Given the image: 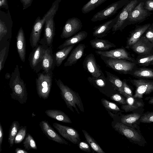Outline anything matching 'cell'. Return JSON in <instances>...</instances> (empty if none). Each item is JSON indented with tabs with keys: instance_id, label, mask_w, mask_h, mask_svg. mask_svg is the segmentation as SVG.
<instances>
[{
	"instance_id": "d4e9b609",
	"label": "cell",
	"mask_w": 153,
	"mask_h": 153,
	"mask_svg": "<svg viewBox=\"0 0 153 153\" xmlns=\"http://www.w3.org/2000/svg\"><path fill=\"white\" fill-rule=\"evenodd\" d=\"M88 34V33L85 31H80L68 38L62 44L58 47V49H61L70 45H75L86 38Z\"/></svg>"
},
{
	"instance_id": "cb8c5ba5",
	"label": "cell",
	"mask_w": 153,
	"mask_h": 153,
	"mask_svg": "<svg viewBox=\"0 0 153 153\" xmlns=\"http://www.w3.org/2000/svg\"><path fill=\"white\" fill-rule=\"evenodd\" d=\"M90 43L93 48L100 51H108L110 48L116 47L114 44L102 39L96 38L91 40Z\"/></svg>"
},
{
	"instance_id": "5bb4252c",
	"label": "cell",
	"mask_w": 153,
	"mask_h": 153,
	"mask_svg": "<svg viewBox=\"0 0 153 153\" xmlns=\"http://www.w3.org/2000/svg\"><path fill=\"white\" fill-rule=\"evenodd\" d=\"M84 68L91 74L92 76L98 77L103 73L100 66L97 63L94 55L92 53L88 55L82 62Z\"/></svg>"
},
{
	"instance_id": "ac0fdd59",
	"label": "cell",
	"mask_w": 153,
	"mask_h": 153,
	"mask_svg": "<svg viewBox=\"0 0 153 153\" xmlns=\"http://www.w3.org/2000/svg\"><path fill=\"white\" fill-rule=\"evenodd\" d=\"M95 52L100 56L112 58L125 59L131 62L134 61L129 53L123 48H117L110 51H96Z\"/></svg>"
},
{
	"instance_id": "1f68e13d",
	"label": "cell",
	"mask_w": 153,
	"mask_h": 153,
	"mask_svg": "<svg viewBox=\"0 0 153 153\" xmlns=\"http://www.w3.org/2000/svg\"><path fill=\"white\" fill-rule=\"evenodd\" d=\"M108 0H90L82 7V13L85 14L90 12Z\"/></svg>"
},
{
	"instance_id": "3957f363",
	"label": "cell",
	"mask_w": 153,
	"mask_h": 153,
	"mask_svg": "<svg viewBox=\"0 0 153 153\" xmlns=\"http://www.w3.org/2000/svg\"><path fill=\"white\" fill-rule=\"evenodd\" d=\"M61 0H56L42 19L38 17L33 26L29 39L30 45L32 48L39 42L42 29L47 20L52 16L55 15L57 11L59 4Z\"/></svg>"
},
{
	"instance_id": "6da1fadb",
	"label": "cell",
	"mask_w": 153,
	"mask_h": 153,
	"mask_svg": "<svg viewBox=\"0 0 153 153\" xmlns=\"http://www.w3.org/2000/svg\"><path fill=\"white\" fill-rule=\"evenodd\" d=\"M9 85L12 91L10 94L11 98L21 104L25 103L28 98L26 84L21 78L18 65L11 74Z\"/></svg>"
},
{
	"instance_id": "e0dca14e",
	"label": "cell",
	"mask_w": 153,
	"mask_h": 153,
	"mask_svg": "<svg viewBox=\"0 0 153 153\" xmlns=\"http://www.w3.org/2000/svg\"><path fill=\"white\" fill-rule=\"evenodd\" d=\"M53 15L46 21L44 25V33L43 38L41 39L48 47H53V38L55 35V27Z\"/></svg>"
},
{
	"instance_id": "c3c4849f",
	"label": "cell",
	"mask_w": 153,
	"mask_h": 153,
	"mask_svg": "<svg viewBox=\"0 0 153 153\" xmlns=\"http://www.w3.org/2000/svg\"><path fill=\"white\" fill-rule=\"evenodd\" d=\"M23 4V9H25L31 5L33 0H20Z\"/></svg>"
},
{
	"instance_id": "5b68a950",
	"label": "cell",
	"mask_w": 153,
	"mask_h": 153,
	"mask_svg": "<svg viewBox=\"0 0 153 153\" xmlns=\"http://www.w3.org/2000/svg\"><path fill=\"white\" fill-rule=\"evenodd\" d=\"M100 56L107 67L120 73L131 74L135 67V63L125 59Z\"/></svg>"
},
{
	"instance_id": "f6af8a7d",
	"label": "cell",
	"mask_w": 153,
	"mask_h": 153,
	"mask_svg": "<svg viewBox=\"0 0 153 153\" xmlns=\"http://www.w3.org/2000/svg\"><path fill=\"white\" fill-rule=\"evenodd\" d=\"M144 8L149 11H153V0H146Z\"/></svg>"
},
{
	"instance_id": "7bdbcfd3",
	"label": "cell",
	"mask_w": 153,
	"mask_h": 153,
	"mask_svg": "<svg viewBox=\"0 0 153 153\" xmlns=\"http://www.w3.org/2000/svg\"><path fill=\"white\" fill-rule=\"evenodd\" d=\"M110 98L112 100L117 102L119 103L122 104H127L126 101L125 99L119 94H115L111 96Z\"/></svg>"
},
{
	"instance_id": "836d02e7",
	"label": "cell",
	"mask_w": 153,
	"mask_h": 153,
	"mask_svg": "<svg viewBox=\"0 0 153 153\" xmlns=\"http://www.w3.org/2000/svg\"><path fill=\"white\" fill-rule=\"evenodd\" d=\"M131 74L135 76L145 78H153V70L140 68L132 72Z\"/></svg>"
},
{
	"instance_id": "ee69618b",
	"label": "cell",
	"mask_w": 153,
	"mask_h": 153,
	"mask_svg": "<svg viewBox=\"0 0 153 153\" xmlns=\"http://www.w3.org/2000/svg\"><path fill=\"white\" fill-rule=\"evenodd\" d=\"M79 147L81 150L90 153L91 150L88 143L84 142H80L79 144Z\"/></svg>"
},
{
	"instance_id": "f907efd6",
	"label": "cell",
	"mask_w": 153,
	"mask_h": 153,
	"mask_svg": "<svg viewBox=\"0 0 153 153\" xmlns=\"http://www.w3.org/2000/svg\"><path fill=\"white\" fill-rule=\"evenodd\" d=\"M7 0H0V7L7 6Z\"/></svg>"
},
{
	"instance_id": "d6a6232c",
	"label": "cell",
	"mask_w": 153,
	"mask_h": 153,
	"mask_svg": "<svg viewBox=\"0 0 153 153\" xmlns=\"http://www.w3.org/2000/svg\"><path fill=\"white\" fill-rule=\"evenodd\" d=\"M82 131L87 142L94 151L98 153H105L96 141L87 132L84 130Z\"/></svg>"
},
{
	"instance_id": "74e56055",
	"label": "cell",
	"mask_w": 153,
	"mask_h": 153,
	"mask_svg": "<svg viewBox=\"0 0 153 153\" xmlns=\"http://www.w3.org/2000/svg\"><path fill=\"white\" fill-rule=\"evenodd\" d=\"M101 102L103 106L107 109L112 111H121L117 105L103 98L101 100Z\"/></svg>"
},
{
	"instance_id": "ba28073f",
	"label": "cell",
	"mask_w": 153,
	"mask_h": 153,
	"mask_svg": "<svg viewBox=\"0 0 153 153\" xmlns=\"http://www.w3.org/2000/svg\"><path fill=\"white\" fill-rule=\"evenodd\" d=\"M146 0L142 1L131 11L125 22V27L128 25L142 22L152 14L144 8Z\"/></svg>"
},
{
	"instance_id": "f1b7e54d",
	"label": "cell",
	"mask_w": 153,
	"mask_h": 153,
	"mask_svg": "<svg viewBox=\"0 0 153 153\" xmlns=\"http://www.w3.org/2000/svg\"><path fill=\"white\" fill-rule=\"evenodd\" d=\"M106 78L112 84L115 89L117 90L120 93L124 92L123 87V81L119 77L106 71H105Z\"/></svg>"
},
{
	"instance_id": "e575fe53",
	"label": "cell",
	"mask_w": 153,
	"mask_h": 153,
	"mask_svg": "<svg viewBox=\"0 0 153 153\" xmlns=\"http://www.w3.org/2000/svg\"><path fill=\"white\" fill-rule=\"evenodd\" d=\"M25 149L28 151L30 149L37 150V149L36 143L32 136L27 133L26 137L23 142Z\"/></svg>"
},
{
	"instance_id": "f546056e",
	"label": "cell",
	"mask_w": 153,
	"mask_h": 153,
	"mask_svg": "<svg viewBox=\"0 0 153 153\" xmlns=\"http://www.w3.org/2000/svg\"><path fill=\"white\" fill-rule=\"evenodd\" d=\"M20 127V124L17 121H13L10 126L9 130L8 142L10 147H12L14 143L15 138Z\"/></svg>"
},
{
	"instance_id": "277c9868",
	"label": "cell",
	"mask_w": 153,
	"mask_h": 153,
	"mask_svg": "<svg viewBox=\"0 0 153 153\" xmlns=\"http://www.w3.org/2000/svg\"><path fill=\"white\" fill-rule=\"evenodd\" d=\"M53 76L52 70L47 73L43 71L37 74L36 84L37 94L40 98L46 100L48 98L52 84Z\"/></svg>"
},
{
	"instance_id": "7a4b0ae2",
	"label": "cell",
	"mask_w": 153,
	"mask_h": 153,
	"mask_svg": "<svg viewBox=\"0 0 153 153\" xmlns=\"http://www.w3.org/2000/svg\"><path fill=\"white\" fill-rule=\"evenodd\" d=\"M56 84L60 90L61 96L65 101L68 108L74 112L73 108L79 114L78 108L84 112V109L81 98L78 93L65 85L60 79H55Z\"/></svg>"
},
{
	"instance_id": "8d00e7d4",
	"label": "cell",
	"mask_w": 153,
	"mask_h": 153,
	"mask_svg": "<svg viewBox=\"0 0 153 153\" xmlns=\"http://www.w3.org/2000/svg\"><path fill=\"white\" fill-rule=\"evenodd\" d=\"M153 61V54L145 56H140L137 60L139 65L148 66Z\"/></svg>"
},
{
	"instance_id": "60d3db41",
	"label": "cell",
	"mask_w": 153,
	"mask_h": 153,
	"mask_svg": "<svg viewBox=\"0 0 153 153\" xmlns=\"http://www.w3.org/2000/svg\"><path fill=\"white\" fill-rule=\"evenodd\" d=\"M8 32V29L5 22L1 19L0 21V42L7 35Z\"/></svg>"
},
{
	"instance_id": "681fc988",
	"label": "cell",
	"mask_w": 153,
	"mask_h": 153,
	"mask_svg": "<svg viewBox=\"0 0 153 153\" xmlns=\"http://www.w3.org/2000/svg\"><path fill=\"white\" fill-rule=\"evenodd\" d=\"M15 152L16 153H28L27 151L18 147L16 149Z\"/></svg>"
},
{
	"instance_id": "9c48e42d",
	"label": "cell",
	"mask_w": 153,
	"mask_h": 153,
	"mask_svg": "<svg viewBox=\"0 0 153 153\" xmlns=\"http://www.w3.org/2000/svg\"><path fill=\"white\" fill-rule=\"evenodd\" d=\"M129 1L120 0L112 3L104 9L94 14L91 19V21L93 22L100 21L113 16L117 13L119 9L123 7Z\"/></svg>"
},
{
	"instance_id": "52a82bcc",
	"label": "cell",
	"mask_w": 153,
	"mask_h": 153,
	"mask_svg": "<svg viewBox=\"0 0 153 153\" xmlns=\"http://www.w3.org/2000/svg\"><path fill=\"white\" fill-rule=\"evenodd\" d=\"M143 0H129L118 13L117 20L112 29L113 33L118 30L121 31L125 27V23L131 11Z\"/></svg>"
},
{
	"instance_id": "2e32d148",
	"label": "cell",
	"mask_w": 153,
	"mask_h": 153,
	"mask_svg": "<svg viewBox=\"0 0 153 153\" xmlns=\"http://www.w3.org/2000/svg\"><path fill=\"white\" fill-rule=\"evenodd\" d=\"M39 126L43 133L49 139L60 144L69 145L67 141L56 133L47 120L42 121Z\"/></svg>"
},
{
	"instance_id": "8fae6325",
	"label": "cell",
	"mask_w": 153,
	"mask_h": 153,
	"mask_svg": "<svg viewBox=\"0 0 153 153\" xmlns=\"http://www.w3.org/2000/svg\"><path fill=\"white\" fill-rule=\"evenodd\" d=\"M82 26L81 20L74 17L68 19L64 26L60 37L62 39H68L74 35Z\"/></svg>"
},
{
	"instance_id": "ab89813d",
	"label": "cell",
	"mask_w": 153,
	"mask_h": 153,
	"mask_svg": "<svg viewBox=\"0 0 153 153\" xmlns=\"http://www.w3.org/2000/svg\"><path fill=\"white\" fill-rule=\"evenodd\" d=\"M7 47H4L0 51V72L3 68L7 56Z\"/></svg>"
},
{
	"instance_id": "d590c367",
	"label": "cell",
	"mask_w": 153,
	"mask_h": 153,
	"mask_svg": "<svg viewBox=\"0 0 153 153\" xmlns=\"http://www.w3.org/2000/svg\"><path fill=\"white\" fill-rule=\"evenodd\" d=\"M27 130L26 126H21L20 127L15 138L14 143L19 144L23 140L26 135Z\"/></svg>"
},
{
	"instance_id": "7c38bea8",
	"label": "cell",
	"mask_w": 153,
	"mask_h": 153,
	"mask_svg": "<svg viewBox=\"0 0 153 153\" xmlns=\"http://www.w3.org/2000/svg\"><path fill=\"white\" fill-rule=\"evenodd\" d=\"M136 87L134 98H142L144 94H149L153 92V81L143 79L131 80Z\"/></svg>"
},
{
	"instance_id": "484cf974",
	"label": "cell",
	"mask_w": 153,
	"mask_h": 153,
	"mask_svg": "<svg viewBox=\"0 0 153 153\" xmlns=\"http://www.w3.org/2000/svg\"><path fill=\"white\" fill-rule=\"evenodd\" d=\"M45 113L47 116L55 120L64 123H72L68 116L60 110L48 109L45 111Z\"/></svg>"
},
{
	"instance_id": "83f0119b",
	"label": "cell",
	"mask_w": 153,
	"mask_h": 153,
	"mask_svg": "<svg viewBox=\"0 0 153 153\" xmlns=\"http://www.w3.org/2000/svg\"><path fill=\"white\" fill-rule=\"evenodd\" d=\"M126 98L127 104H122L121 106V108L125 112L132 111L143 106L141 102L134 100L130 96Z\"/></svg>"
},
{
	"instance_id": "603a6c76",
	"label": "cell",
	"mask_w": 153,
	"mask_h": 153,
	"mask_svg": "<svg viewBox=\"0 0 153 153\" xmlns=\"http://www.w3.org/2000/svg\"><path fill=\"white\" fill-rule=\"evenodd\" d=\"M85 48L86 46L85 44H79L71 51L69 56L64 64V66H71L75 64L82 56Z\"/></svg>"
},
{
	"instance_id": "f5cc1de1",
	"label": "cell",
	"mask_w": 153,
	"mask_h": 153,
	"mask_svg": "<svg viewBox=\"0 0 153 153\" xmlns=\"http://www.w3.org/2000/svg\"><path fill=\"white\" fill-rule=\"evenodd\" d=\"M148 103L149 104L153 105V97L150 98Z\"/></svg>"
},
{
	"instance_id": "db71d44e",
	"label": "cell",
	"mask_w": 153,
	"mask_h": 153,
	"mask_svg": "<svg viewBox=\"0 0 153 153\" xmlns=\"http://www.w3.org/2000/svg\"><path fill=\"white\" fill-rule=\"evenodd\" d=\"M150 65H153V61L151 63Z\"/></svg>"
},
{
	"instance_id": "d6986e66",
	"label": "cell",
	"mask_w": 153,
	"mask_h": 153,
	"mask_svg": "<svg viewBox=\"0 0 153 153\" xmlns=\"http://www.w3.org/2000/svg\"><path fill=\"white\" fill-rule=\"evenodd\" d=\"M118 14L114 19L95 26L93 29V36L96 38H101L105 37L110 32L113 26L117 22Z\"/></svg>"
},
{
	"instance_id": "7402d4cb",
	"label": "cell",
	"mask_w": 153,
	"mask_h": 153,
	"mask_svg": "<svg viewBox=\"0 0 153 153\" xmlns=\"http://www.w3.org/2000/svg\"><path fill=\"white\" fill-rule=\"evenodd\" d=\"M16 48L19 57L23 62L25 61L26 43L24 30L21 27L19 30L16 36Z\"/></svg>"
},
{
	"instance_id": "bcb514c9",
	"label": "cell",
	"mask_w": 153,
	"mask_h": 153,
	"mask_svg": "<svg viewBox=\"0 0 153 153\" xmlns=\"http://www.w3.org/2000/svg\"><path fill=\"white\" fill-rule=\"evenodd\" d=\"M123 87L124 92L132 97V93L131 90L126 83L124 81H123Z\"/></svg>"
},
{
	"instance_id": "f35d334b",
	"label": "cell",
	"mask_w": 153,
	"mask_h": 153,
	"mask_svg": "<svg viewBox=\"0 0 153 153\" xmlns=\"http://www.w3.org/2000/svg\"><path fill=\"white\" fill-rule=\"evenodd\" d=\"M140 121L144 123L153 122V112H147L143 114L140 118Z\"/></svg>"
},
{
	"instance_id": "4dcf8cb0",
	"label": "cell",
	"mask_w": 153,
	"mask_h": 153,
	"mask_svg": "<svg viewBox=\"0 0 153 153\" xmlns=\"http://www.w3.org/2000/svg\"><path fill=\"white\" fill-rule=\"evenodd\" d=\"M140 114L136 113L123 115L121 118V123L128 126H131L140 119Z\"/></svg>"
},
{
	"instance_id": "30bf717a",
	"label": "cell",
	"mask_w": 153,
	"mask_h": 153,
	"mask_svg": "<svg viewBox=\"0 0 153 153\" xmlns=\"http://www.w3.org/2000/svg\"><path fill=\"white\" fill-rule=\"evenodd\" d=\"M53 125L62 137L73 143L78 144L80 142L79 134L74 128L56 123H53Z\"/></svg>"
},
{
	"instance_id": "ffe728a7",
	"label": "cell",
	"mask_w": 153,
	"mask_h": 153,
	"mask_svg": "<svg viewBox=\"0 0 153 153\" xmlns=\"http://www.w3.org/2000/svg\"><path fill=\"white\" fill-rule=\"evenodd\" d=\"M53 47L46 48L42 60V67L43 71L47 73L53 71L56 65L55 60L53 53Z\"/></svg>"
},
{
	"instance_id": "44dd1931",
	"label": "cell",
	"mask_w": 153,
	"mask_h": 153,
	"mask_svg": "<svg viewBox=\"0 0 153 153\" xmlns=\"http://www.w3.org/2000/svg\"><path fill=\"white\" fill-rule=\"evenodd\" d=\"M151 24L150 23H148L136 26L135 29L131 32L129 37L127 39L126 48H129L136 42L142 36Z\"/></svg>"
},
{
	"instance_id": "4fadbf2b",
	"label": "cell",
	"mask_w": 153,
	"mask_h": 153,
	"mask_svg": "<svg viewBox=\"0 0 153 153\" xmlns=\"http://www.w3.org/2000/svg\"><path fill=\"white\" fill-rule=\"evenodd\" d=\"M130 48L140 56L153 54V44L144 36H142Z\"/></svg>"
},
{
	"instance_id": "7dc6e473",
	"label": "cell",
	"mask_w": 153,
	"mask_h": 153,
	"mask_svg": "<svg viewBox=\"0 0 153 153\" xmlns=\"http://www.w3.org/2000/svg\"><path fill=\"white\" fill-rule=\"evenodd\" d=\"M3 130L2 126L0 123V152L2 151L1 146L3 138Z\"/></svg>"
},
{
	"instance_id": "8992f818",
	"label": "cell",
	"mask_w": 153,
	"mask_h": 153,
	"mask_svg": "<svg viewBox=\"0 0 153 153\" xmlns=\"http://www.w3.org/2000/svg\"><path fill=\"white\" fill-rule=\"evenodd\" d=\"M47 47L44 42L40 40L30 54L28 60L30 67L36 73L42 69V60Z\"/></svg>"
},
{
	"instance_id": "b9f144b4",
	"label": "cell",
	"mask_w": 153,
	"mask_h": 153,
	"mask_svg": "<svg viewBox=\"0 0 153 153\" xmlns=\"http://www.w3.org/2000/svg\"><path fill=\"white\" fill-rule=\"evenodd\" d=\"M144 33V36L153 44V22L151 24Z\"/></svg>"
},
{
	"instance_id": "4316f807",
	"label": "cell",
	"mask_w": 153,
	"mask_h": 153,
	"mask_svg": "<svg viewBox=\"0 0 153 153\" xmlns=\"http://www.w3.org/2000/svg\"><path fill=\"white\" fill-rule=\"evenodd\" d=\"M75 45H70L60 49L54 54L56 65L59 67L60 66L63 61L66 58L71 51Z\"/></svg>"
},
{
	"instance_id": "9a60e30c",
	"label": "cell",
	"mask_w": 153,
	"mask_h": 153,
	"mask_svg": "<svg viewBox=\"0 0 153 153\" xmlns=\"http://www.w3.org/2000/svg\"><path fill=\"white\" fill-rule=\"evenodd\" d=\"M113 128L116 131L130 140L138 142L141 140L142 138L140 134L129 126L121 123L117 122Z\"/></svg>"
},
{
	"instance_id": "816d5d0a",
	"label": "cell",
	"mask_w": 153,
	"mask_h": 153,
	"mask_svg": "<svg viewBox=\"0 0 153 153\" xmlns=\"http://www.w3.org/2000/svg\"><path fill=\"white\" fill-rule=\"evenodd\" d=\"M11 77V75L9 73H7L5 75V78L6 79H10Z\"/></svg>"
}]
</instances>
